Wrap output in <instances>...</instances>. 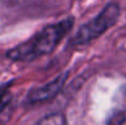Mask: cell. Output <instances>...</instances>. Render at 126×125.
<instances>
[{"mask_svg": "<svg viewBox=\"0 0 126 125\" xmlns=\"http://www.w3.org/2000/svg\"><path fill=\"white\" fill-rule=\"evenodd\" d=\"M72 25L74 20L66 18L58 23L44 27L31 39L12 48L7 53L9 59L14 61H31L39 56L50 54L65 37V35L71 30Z\"/></svg>", "mask_w": 126, "mask_h": 125, "instance_id": "cell-1", "label": "cell"}, {"mask_svg": "<svg viewBox=\"0 0 126 125\" xmlns=\"http://www.w3.org/2000/svg\"><path fill=\"white\" fill-rule=\"evenodd\" d=\"M119 15H120V7L118 4L113 2L107 5L97 17H94L92 21L83 25L79 30V32L75 35V37L71 41V45L72 47L84 45L93 39L98 38L116 22Z\"/></svg>", "mask_w": 126, "mask_h": 125, "instance_id": "cell-2", "label": "cell"}, {"mask_svg": "<svg viewBox=\"0 0 126 125\" xmlns=\"http://www.w3.org/2000/svg\"><path fill=\"white\" fill-rule=\"evenodd\" d=\"M126 124V85L121 86L114 96L111 109L107 118V125Z\"/></svg>", "mask_w": 126, "mask_h": 125, "instance_id": "cell-3", "label": "cell"}, {"mask_svg": "<svg viewBox=\"0 0 126 125\" xmlns=\"http://www.w3.org/2000/svg\"><path fill=\"white\" fill-rule=\"evenodd\" d=\"M64 81H65V76H61V77H58L53 82L48 83V85H45L43 87L33 89L30 93V96H28L30 102H32V103H41V102L48 101V99L55 97L59 93V91L61 89Z\"/></svg>", "mask_w": 126, "mask_h": 125, "instance_id": "cell-4", "label": "cell"}, {"mask_svg": "<svg viewBox=\"0 0 126 125\" xmlns=\"http://www.w3.org/2000/svg\"><path fill=\"white\" fill-rule=\"evenodd\" d=\"M34 125H67L66 119L61 113H51L45 115L41 120H38Z\"/></svg>", "mask_w": 126, "mask_h": 125, "instance_id": "cell-5", "label": "cell"}, {"mask_svg": "<svg viewBox=\"0 0 126 125\" xmlns=\"http://www.w3.org/2000/svg\"><path fill=\"white\" fill-rule=\"evenodd\" d=\"M9 101H10V94H9L7 88L1 87L0 88V112L7 106Z\"/></svg>", "mask_w": 126, "mask_h": 125, "instance_id": "cell-6", "label": "cell"}, {"mask_svg": "<svg viewBox=\"0 0 126 125\" xmlns=\"http://www.w3.org/2000/svg\"><path fill=\"white\" fill-rule=\"evenodd\" d=\"M32 0H0V2H2L4 5L7 6H17V5H25L27 2H30Z\"/></svg>", "mask_w": 126, "mask_h": 125, "instance_id": "cell-7", "label": "cell"}]
</instances>
